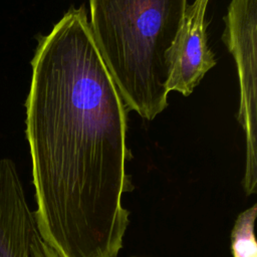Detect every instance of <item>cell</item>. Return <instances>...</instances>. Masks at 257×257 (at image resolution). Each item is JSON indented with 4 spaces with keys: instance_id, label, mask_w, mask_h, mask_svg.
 <instances>
[{
    "instance_id": "52a82bcc",
    "label": "cell",
    "mask_w": 257,
    "mask_h": 257,
    "mask_svg": "<svg viewBox=\"0 0 257 257\" xmlns=\"http://www.w3.org/2000/svg\"><path fill=\"white\" fill-rule=\"evenodd\" d=\"M30 257H59L58 254L52 249L37 232L32 240L31 244V254Z\"/></svg>"
},
{
    "instance_id": "7a4b0ae2",
    "label": "cell",
    "mask_w": 257,
    "mask_h": 257,
    "mask_svg": "<svg viewBox=\"0 0 257 257\" xmlns=\"http://www.w3.org/2000/svg\"><path fill=\"white\" fill-rule=\"evenodd\" d=\"M187 0H89L97 49L128 109L152 120L168 105L167 55Z\"/></svg>"
},
{
    "instance_id": "6da1fadb",
    "label": "cell",
    "mask_w": 257,
    "mask_h": 257,
    "mask_svg": "<svg viewBox=\"0 0 257 257\" xmlns=\"http://www.w3.org/2000/svg\"><path fill=\"white\" fill-rule=\"evenodd\" d=\"M25 101L40 237L59 257H117L130 224L122 195L126 106L92 36L70 8L38 38Z\"/></svg>"
},
{
    "instance_id": "277c9868",
    "label": "cell",
    "mask_w": 257,
    "mask_h": 257,
    "mask_svg": "<svg viewBox=\"0 0 257 257\" xmlns=\"http://www.w3.org/2000/svg\"><path fill=\"white\" fill-rule=\"evenodd\" d=\"M205 0L187 5L181 27L168 51V91L190 95L195 87L216 64L214 53L208 46L204 18Z\"/></svg>"
},
{
    "instance_id": "5b68a950",
    "label": "cell",
    "mask_w": 257,
    "mask_h": 257,
    "mask_svg": "<svg viewBox=\"0 0 257 257\" xmlns=\"http://www.w3.org/2000/svg\"><path fill=\"white\" fill-rule=\"evenodd\" d=\"M37 232L17 168L11 159H1L0 257H30Z\"/></svg>"
},
{
    "instance_id": "3957f363",
    "label": "cell",
    "mask_w": 257,
    "mask_h": 257,
    "mask_svg": "<svg viewBox=\"0 0 257 257\" xmlns=\"http://www.w3.org/2000/svg\"><path fill=\"white\" fill-rule=\"evenodd\" d=\"M224 21L222 39L236 61L240 85L237 118L246 140L242 183L251 196L257 187V0H231Z\"/></svg>"
},
{
    "instance_id": "8992f818",
    "label": "cell",
    "mask_w": 257,
    "mask_h": 257,
    "mask_svg": "<svg viewBox=\"0 0 257 257\" xmlns=\"http://www.w3.org/2000/svg\"><path fill=\"white\" fill-rule=\"evenodd\" d=\"M257 205L240 213L231 232V252L233 257H257V245L254 234V224Z\"/></svg>"
}]
</instances>
